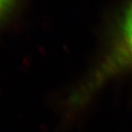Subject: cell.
I'll list each match as a JSON object with an SVG mask.
<instances>
[{"label":"cell","instance_id":"6da1fadb","mask_svg":"<svg viewBox=\"0 0 132 132\" xmlns=\"http://www.w3.org/2000/svg\"><path fill=\"white\" fill-rule=\"evenodd\" d=\"M124 30L127 43L132 53V6L127 13L125 20Z\"/></svg>","mask_w":132,"mask_h":132},{"label":"cell","instance_id":"7a4b0ae2","mask_svg":"<svg viewBox=\"0 0 132 132\" xmlns=\"http://www.w3.org/2000/svg\"><path fill=\"white\" fill-rule=\"evenodd\" d=\"M15 1V0H0V21L12 9Z\"/></svg>","mask_w":132,"mask_h":132}]
</instances>
